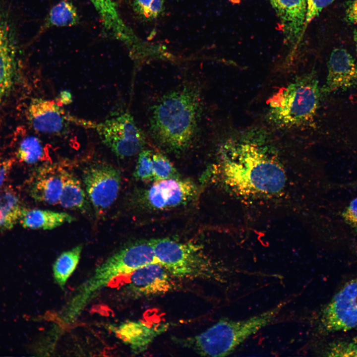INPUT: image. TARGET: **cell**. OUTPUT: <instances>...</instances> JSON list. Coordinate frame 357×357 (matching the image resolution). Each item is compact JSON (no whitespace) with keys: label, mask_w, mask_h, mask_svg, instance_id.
Here are the masks:
<instances>
[{"label":"cell","mask_w":357,"mask_h":357,"mask_svg":"<svg viewBox=\"0 0 357 357\" xmlns=\"http://www.w3.org/2000/svg\"><path fill=\"white\" fill-rule=\"evenodd\" d=\"M202 111L198 87L190 83L182 85L164 94L151 107L150 134L163 148L183 151L196 138Z\"/></svg>","instance_id":"obj_1"},{"label":"cell","mask_w":357,"mask_h":357,"mask_svg":"<svg viewBox=\"0 0 357 357\" xmlns=\"http://www.w3.org/2000/svg\"><path fill=\"white\" fill-rule=\"evenodd\" d=\"M229 147L223 165L225 181L241 195L274 194L285 185L286 176L264 145L251 137L241 138Z\"/></svg>","instance_id":"obj_2"},{"label":"cell","mask_w":357,"mask_h":357,"mask_svg":"<svg viewBox=\"0 0 357 357\" xmlns=\"http://www.w3.org/2000/svg\"><path fill=\"white\" fill-rule=\"evenodd\" d=\"M159 263L149 240L133 243L109 257L75 290L60 318L64 324L73 322L102 289L116 278L130 275L146 265Z\"/></svg>","instance_id":"obj_3"},{"label":"cell","mask_w":357,"mask_h":357,"mask_svg":"<svg viewBox=\"0 0 357 357\" xmlns=\"http://www.w3.org/2000/svg\"><path fill=\"white\" fill-rule=\"evenodd\" d=\"M287 301L241 320L222 319L200 334L186 339L184 345L202 356L225 357L248 338L272 322Z\"/></svg>","instance_id":"obj_4"},{"label":"cell","mask_w":357,"mask_h":357,"mask_svg":"<svg viewBox=\"0 0 357 357\" xmlns=\"http://www.w3.org/2000/svg\"><path fill=\"white\" fill-rule=\"evenodd\" d=\"M319 99L315 73L299 75L270 98L268 119L277 127L286 128L310 123L316 114Z\"/></svg>","instance_id":"obj_5"},{"label":"cell","mask_w":357,"mask_h":357,"mask_svg":"<svg viewBox=\"0 0 357 357\" xmlns=\"http://www.w3.org/2000/svg\"><path fill=\"white\" fill-rule=\"evenodd\" d=\"M149 240L159 262L172 276L207 278L214 273L212 264L197 245L169 238Z\"/></svg>","instance_id":"obj_6"},{"label":"cell","mask_w":357,"mask_h":357,"mask_svg":"<svg viewBox=\"0 0 357 357\" xmlns=\"http://www.w3.org/2000/svg\"><path fill=\"white\" fill-rule=\"evenodd\" d=\"M96 130L103 143L120 158L139 154L145 144L143 131L127 112L98 124Z\"/></svg>","instance_id":"obj_7"},{"label":"cell","mask_w":357,"mask_h":357,"mask_svg":"<svg viewBox=\"0 0 357 357\" xmlns=\"http://www.w3.org/2000/svg\"><path fill=\"white\" fill-rule=\"evenodd\" d=\"M83 180L87 195L96 213L103 215L118 196L121 184L119 171L104 163H96L83 171Z\"/></svg>","instance_id":"obj_8"},{"label":"cell","mask_w":357,"mask_h":357,"mask_svg":"<svg viewBox=\"0 0 357 357\" xmlns=\"http://www.w3.org/2000/svg\"><path fill=\"white\" fill-rule=\"evenodd\" d=\"M18 46L14 24L0 1V102L11 91L18 72Z\"/></svg>","instance_id":"obj_9"},{"label":"cell","mask_w":357,"mask_h":357,"mask_svg":"<svg viewBox=\"0 0 357 357\" xmlns=\"http://www.w3.org/2000/svg\"><path fill=\"white\" fill-rule=\"evenodd\" d=\"M321 324L328 332L357 328V279L347 283L322 311Z\"/></svg>","instance_id":"obj_10"},{"label":"cell","mask_w":357,"mask_h":357,"mask_svg":"<svg viewBox=\"0 0 357 357\" xmlns=\"http://www.w3.org/2000/svg\"><path fill=\"white\" fill-rule=\"evenodd\" d=\"M192 181L178 178L155 181L147 190L143 198L151 208L166 210L186 204L197 193Z\"/></svg>","instance_id":"obj_11"},{"label":"cell","mask_w":357,"mask_h":357,"mask_svg":"<svg viewBox=\"0 0 357 357\" xmlns=\"http://www.w3.org/2000/svg\"><path fill=\"white\" fill-rule=\"evenodd\" d=\"M269 1L279 18L286 43L294 54L305 30L306 0Z\"/></svg>","instance_id":"obj_12"},{"label":"cell","mask_w":357,"mask_h":357,"mask_svg":"<svg viewBox=\"0 0 357 357\" xmlns=\"http://www.w3.org/2000/svg\"><path fill=\"white\" fill-rule=\"evenodd\" d=\"M27 112L30 123L38 131L57 134L66 127L67 119L64 112L54 101L33 99L29 105Z\"/></svg>","instance_id":"obj_13"},{"label":"cell","mask_w":357,"mask_h":357,"mask_svg":"<svg viewBox=\"0 0 357 357\" xmlns=\"http://www.w3.org/2000/svg\"><path fill=\"white\" fill-rule=\"evenodd\" d=\"M328 72L322 92L330 93L346 89L357 84V65L351 54L343 48L334 49L328 64Z\"/></svg>","instance_id":"obj_14"},{"label":"cell","mask_w":357,"mask_h":357,"mask_svg":"<svg viewBox=\"0 0 357 357\" xmlns=\"http://www.w3.org/2000/svg\"><path fill=\"white\" fill-rule=\"evenodd\" d=\"M168 327L167 324H150L139 320L111 326V329L133 352L140 353L146 350L155 338L166 331Z\"/></svg>","instance_id":"obj_15"},{"label":"cell","mask_w":357,"mask_h":357,"mask_svg":"<svg viewBox=\"0 0 357 357\" xmlns=\"http://www.w3.org/2000/svg\"><path fill=\"white\" fill-rule=\"evenodd\" d=\"M171 274L160 263L142 266L130 274L129 285L144 296L165 294L173 287Z\"/></svg>","instance_id":"obj_16"},{"label":"cell","mask_w":357,"mask_h":357,"mask_svg":"<svg viewBox=\"0 0 357 357\" xmlns=\"http://www.w3.org/2000/svg\"><path fill=\"white\" fill-rule=\"evenodd\" d=\"M62 181L59 169L51 167L40 168L29 187V194L35 201L50 205L59 203Z\"/></svg>","instance_id":"obj_17"},{"label":"cell","mask_w":357,"mask_h":357,"mask_svg":"<svg viewBox=\"0 0 357 357\" xmlns=\"http://www.w3.org/2000/svg\"><path fill=\"white\" fill-rule=\"evenodd\" d=\"M74 220V217L65 212L24 208L19 222L24 228L50 230Z\"/></svg>","instance_id":"obj_18"},{"label":"cell","mask_w":357,"mask_h":357,"mask_svg":"<svg viewBox=\"0 0 357 357\" xmlns=\"http://www.w3.org/2000/svg\"><path fill=\"white\" fill-rule=\"evenodd\" d=\"M59 170L62 181L59 204L64 208L86 212L88 208L87 197L80 180L67 171Z\"/></svg>","instance_id":"obj_19"},{"label":"cell","mask_w":357,"mask_h":357,"mask_svg":"<svg viewBox=\"0 0 357 357\" xmlns=\"http://www.w3.org/2000/svg\"><path fill=\"white\" fill-rule=\"evenodd\" d=\"M24 207L12 189L0 190V231L11 230L19 221Z\"/></svg>","instance_id":"obj_20"},{"label":"cell","mask_w":357,"mask_h":357,"mask_svg":"<svg viewBox=\"0 0 357 357\" xmlns=\"http://www.w3.org/2000/svg\"><path fill=\"white\" fill-rule=\"evenodd\" d=\"M82 248V245L79 244L62 252L53 264L54 280L62 289L79 263Z\"/></svg>","instance_id":"obj_21"},{"label":"cell","mask_w":357,"mask_h":357,"mask_svg":"<svg viewBox=\"0 0 357 357\" xmlns=\"http://www.w3.org/2000/svg\"><path fill=\"white\" fill-rule=\"evenodd\" d=\"M48 24L57 27L71 26L78 21V16L74 5L67 0H62L51 9Z\"/></svg>","instance_id":"obj_22"},{"label":"cell","mask_w":357,"mask_h":357,"mask_svg":"<svg viewBox=\"0 0 357 357\" xmlns=\"http://www.w3.org/2000/svg\"><path fill=\"white\" fill-rule=\"evenodd\" d=\"M44 149L40 140L35 136H28L23 139L18 148L16 158L21 162L33 164L42 160Z\"/></svg>","instance_id":"obj_23"},{"label":"cell","mask_w":357,"mask_h":357,"mask_svg":"<svg viewBox=\"0 0 357 357\" xmlns=\"http://www.w3.org/2000/svg\"><path fill=\"white\" fill-rule=\"evenodd\" d=\"M152 164L153 180L178 178V173L174 166L162 154L152 151Z\"/></svg>","instance_id":"obj_24"},{"label":"cell","mask_w":357,"mask_h":357,"mask_svg":"<svg viewBox=\"0 0 357 357\" xmlns=\"http://www.w3.org/2000/svg\"><path fill=\"white\" fill-rule=\"evenodd\" d=\"M152 153V150H143L139 153L133 173V176L136 179L143 181L153 180Z\"/></svg>","instance_id":"obj_25"},{"label":"cell","mask_w":357,"mask_h":357,"mask_svg":"<svg viewBox=\"0 0 357 357\" xmlns=\"http://www.w3.org/2000/svg\"><path fill=\"white\" fill-rule=\"evenodd\" d=\"M104 23L115 21L119 13L115 3L113 0H90Z\"/></svg>","instance_id":"obj_26"},{"label":"cell","mask_w":357,"mask_h":357,"mask_svg":"<svg viewBox=\"0 0 357 357\" xmlns=\"http://www.w3.org/2000/svg\"><path fill=\"white\" fill-rule=\"evenodd\" d=\"M325 353L329 357H357V339L334 343Z\"/></svg>","instance_id":"obj_27"},{"label":"cell","mask_w":357,"mask_h":357,"mask_svg":"<svg viewBox=\"0 0 357 357\" xmlns=\"http://www.w3.org/2000/svg\"><path fill=\"white\" fill-rule=\"evenodd\" d=\"M135 7L146 18H155L163 11L164 0H135Z\"/></svg>","instance_id":"obj_28"},{"label":"cell","mask_w":357,"mask_h":357,"mask_svg":"<svg viewBox=\"0 0 357 357\" xmlns=\"http://www.w3.org/2000/svg\"><path fill=\"white\" fill-rule=\"evenodd\" d=\"M335 0H306L305 29L307 25L319 15L322 10Z\"/></svg>","instance_id":"obj_29"},{"label":"cell","mask_w":357,"mask_h":357,"mask_svg":"<svg viewBox=\"0 0 357 357\" xmlns=\"http://www.w3.org/2000/svg\"><path fill=\"white\" fill-rule=\"evenodd\" d=\"M345 222L357 232V198L353 199L342 213Z\"/></svg>","instance_id":"obj_30"},{"label":"cell","mask_w":357,"mask_h":357,"mask_svg":"<svg viewBox=\"0 0 357 357\" xmlns=\"http://www.w3.org/2000/svg\"><path fill=\"white\" fill-rule=\"evenodd\" d=\"M13 159H6L0 163V187L9 175L14 164Z\"/></svg>","instance_id":"obj_31"},{"label":"cell","mask_w":357,"mask_h":357,"mask_svg":"<svg viewBox=\"0 0 357 357\" xmlns=\"http://www.w3.org/2000/svg\"><path fill=\"white\" fill-rule=\"evenodd\" d=\"M347 20L350 23L357 24V0H353L346 9Z\"/></svg>","instance_id":"obj_32"},{"label":"cell","mask_w":357,"mask_h":357,"mask_svg":"<svg viewBox=\"0 0 357 357\" xmlns=\"http://www.w3.org/2000/svg\"><path fill=\"white\" fill-rule=\"evenodd\" d=\"M72 102V96L71 94L67 90L61 91L56 101L57 103L60 106L63 105H68L71 103Z\"/></svg>","instance_id":"obj_33"},{"label":"cell","mask_w":357,"mask_h":357,"mask_svg":"<svg viewBox=\"0 0 357 357\" xmlns=\"http://www.w3.org/2000/svg\"><path fill=\"white\" fill-rule=\"evenodd\" d=\"M354 40L356 43L357 51V29L354 32Z\"/></svg>","instance_id":"obj_34"},{"label":"cell","mask_w":357,"mask_h":357,"mask_svg":"<svg viewBox=\"0 0 357 357\" xmlns=\"http://www.w3.org/2000/svg\"><path fill=\"white\" fill-rule=\"evenodd\" d=\"M232 3L236 4H239L241 0H229Z\"/></svg>","instance_id":"obj_35"}]
</instances>
